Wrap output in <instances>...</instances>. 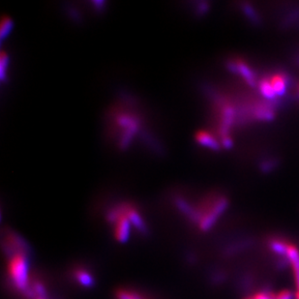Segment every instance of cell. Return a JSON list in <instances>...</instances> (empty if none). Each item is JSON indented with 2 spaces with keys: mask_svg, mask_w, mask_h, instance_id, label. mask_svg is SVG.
I'll return each mask as SVG.
<instances>
[{
  "mask_svg": "<svg viewBox=\"0 0 299 299\" xmlns=\"http://www.w3.org/2000/svg\"><path fill=\"white\" fill-rule=\"evenodd\" d=\"M270 83H271L272 86H273V88L275 90V93L277 94V95L282 96L286 92L287 83H286V79L283 76H273L271 80H270Z\"/></svg>",
  "mask_w": 299,
  "mask_h": 299,
  "instance_id": "obj_13",
  "label": "cell"
},
{
  "mask_svg": "<svg viewBox=\"0 0 299 299\" xmlns=\"http://www.w3.org/2000/svg\"><path fill=\"white\" fill-rule=\"evenodd\" d=\"M244 11H245V13L249 16V18L250 19H253L254 21H258V17H257V14L255 13V11L253 9L252 7L250 6V5H248V4H246V5H244Z\"/></svg>",
  "mask_w": 299,
  "mask_h": 299,
  "instance_id": "obj_20",
  "label": "cell"
},
{
  "mask_svg": "<svg viewBox=\"0 0 299 299\" xmlns=\"http://www.w3.org/2000/svg\"><path fill=\"white\" fill-rule=\"evenodd\" d=\"M10 280L19 291L26 292L30 286L29 264L26 252L14 253L8 263Z\"/></svg>",
  "mask_w": 299,
  "mask_h": 299,
  "instance_id": "obj_3",
  "label": "cell"
},
{
  "mask_svg": "<svg viewBox=\"0 0 299 299\" xmlns=\"http://www.w3.org/2000/svg\"><path fill=\"white\" fill-rule=\"evenodd\" d=\"M254 299H275L276 294L270 287H263L261 290L252 293Z\"/></svg>",
  "mask_w": 299,
  "mask_h": 299,
  "instance_id": "obj_15",
  "label": "cell"
},
{
  "mask_svg": "<svg viewBox=\"0 0 299 299\" xmlns=\"http://www.w3.org/2000/svg\"><path fill=\"white\" fill-rule=\"evenodd\" d=\"M234 121V109L231 107H226L223 113V119L220 128V133L223 135V138L228 137L227 133L229 131L230 127L232 126Z\"/></svg>",
  "mask_w": 299,
  "mask_h": 299,
  "instance_id": "obj_12",
  "label": "cell"
},
{
  "mask_svg": "<svg viewBox=\"0 0 299 299\" xmlns=\"http://www.w3.org/2000/svg\"><path fill=\"white\" fill-rule=\"evenodd\" d=\"M288 258L290 261V268L293 274L295 286L299 291V249L294 245L290 243L288 251Z\"/></svg>",
  "mask_w": 299,
  "mask_h": 299,
  "instance_id": "obj_7",
  "label": "cell"
},
{
  "mask_svg": "<svg viewBox=\"0 0 299 299\" xmlns=\"http://www.w3.org/2000/svg\"><path fill=\"white\" fill-rule=\"evenodd\" d=\"M117 299H146L140 293L130 290H119L116 293Z\"/></svg>",
  "mask_w": 299,
  "mask_h": 299,
  "instance_id": "obj_18",
  "label": "cell"
},
{
  "mask_svg": "<svg viewBox=\"0 0 299 299\" xmlns=\"http://www.w3.org/2000/svg\"><path fill=\"white\" fill-rule=\"evenodd\" d=\"M295 295L291 290H283L276 294L275 299H295Z\"/></svg>",
  "mask_w": 299,
  "mask_h": 299,
  "instance_id": "obj_19",
  "label": "cell"
},
{
  "mask_svg": "<svg viewBox=\"0 0 299 299\" xmlns=\"http://www.w3.org/2000/svg\"><path fill=\"white\" fill-rule=\"evenodd\" d=\"M255 284H256L255 275L252 272L246 271L240 274L237 282V287L240 290V292L245 293V295H248L250 294L249 292L253 290Z\"/></svg>",
  "mask_w": 299,
  "mask_h": 299,
  "instance_id": "obj_8",
  "label": "cell"
},
{
  "mask_svg": "<svg viewBox=\"0 0 299 299\" xmlns=\"http://www.w3.org/2000/svg\"><path fill=\"white\" fill-rule=\"evenodd\" d=\"M254 245L255 240H253L252 238H240L228 244L224 249V254L228 257H233L248 251Z\"/></svg>",
  "mask_w": 299,
  "mask_h": 299,
  "instance_id": "obj_5",
  "label": "cell"
},
{
  "mask_svg": "<svg viewBox=\"0 0 299 299\" xmlns=\"http://www.w3.org/2000/svg\"><path fill=\"white\" fill-rule=\"evenodd\" d=\"M223 144H224L225 147L231 148L233 146V140H231L230 137H225L223 138Z\"/></svg>",
  "mask_w": 299,
  "mask_h": 299,
  "instance_id": "obj_21",
  "label": "cell"
},
{
  "mask_svg": "<svg viewBox=\"0 0 299 299\" xmlns=\"http://www.w3.org/2000/svg\"><path fill=\"white\" fill-rule=\"evenodd\" d=\"M235 63L237 67V74L242 76L249 85L255 86L256 78H255V74L253 73L252 69L247 64H245L243 61H236Z\"/></svg>",
  "mask_w": 299,
  "mask_h": 299,
  "instance_id": "obj_11",
  "label": "cell"
},
{
  "mask_svg": "<svg viewBox=\"0 0 299 299\" xmlns=\"http://www.w3.org/2000/svg\"><path fill=\"white\" fill-rule=\"evenodd\" d=\"M125 210H126V214L131 221L132 226L140 233L146 234L147 227H146V224L144 223V220L140 215L139 210L133 205L128 204V203H125Z\"/></svg>",
  "mask_w": 299,
  "mask_h": 299,
  "instance_id": "obj_6",
  "label": "cell"
},
{
  "mask_svg": "<svg viewBox=\"0 0 299 299\" xmlns=\"http://www.w3.org/2000/svg\"><path fill=\"white\" fill-rule=\"evenodd\" d=\"M107 218L110 223L113 225V234L115 239L125 243L128 241L131 233L132 223L126 214L125 203L119 204L109 210Z\"/></svg>",
  "mask_w": 299,
  "mask_h": 299,
  "instance_id": "obj_4",
  "label": "cell"
},
{
  "mask_svg": "<svg viewBox=\"0 0 299 299\" xmlns=\"http://www.w3.org/2000/svg\"><path fill=\"white\" fill-rule=\"evenodd\" d=\"M295 299H299V291H297V293L295 295Z\"/></svg>",
  "mask_w": 299,
  "mask_h": 299,
  "instance_id": "obj_22",
  "label": "cell"
},
{
  "mask_svg": "<svg viewBox=\"0 0 299 299\" xmlns=\"http://www.w3.org/2000/svg\"><path fill=\"white\" fill-rule=\"evenodd\" d=\"M196 140L201 145L206 146L210 150H219L218 141L215 140V138L212 135H210L207 132L200 131L198 133H196Z\"/></svg>",
  "mask_w": 299,
  "mask_h": 299,
  "instance_id": "obj_9",
  "label": "cell"
},
{
  "mask_svg": "<svg viewBox=\"0 0 299 299\" xmlns=\"http://www.w3.org/2000/svg\"><path fill=\"white\" fill-rule=\"evenodd\" d=\"M260 90H261L262 95L267 99H273L276 95L271 83L266 80H263L260 83Z\"/></svg>",
  "mask_w": 299,
  "mask_h": 299,
  "instance_id": "obj_16",
  "label": "cell"
},
{
  "mask_svg": "<svg viewBox=\"0 0 299 299\" xmlns=\"http://www.w3.org/2000/svg\"><path fill=\"white\" fill-rule=\"evenodd\" d=\"M112 123L114 130L117 132L118 146L126 148L132 139L139 134L141 128L140 116L126 108H115L112 112ZM115 132V133H116Z\"/></svg>",
  "mask_w": 299,
  "mask_h": 299,
  "instance_id": "obj_2",
  "label": "cell"
},
{
  "mask_svg": "<svg viewBox=\"0 0 299 299\" xmlns=\"http://www.w3.org/2000/svg\"><path fill=\"white\" fill-rule=\"evenodd\" d=\"M8 64H9V56L4 51H2L0 55V77L2 82H4L6 79V71H7Z\"/></svg>",
  "mask_w": 299,
  "mask_h": 299,
  "instance_id": "obj_17",
  "label": "cell"
},
{
  "mask_svg": "<svg viewBox=\"0 0 299 299\" xmlns=\"http://www.w3.org/2000/svg\"><path fill=\"white\" fill-rule=\"evenodd\" d=\"M14 26L13 20L9 17H3L1 19V26H0V38L3 41L5 38L9 35L12 28Z\"/></svg>",
  "mask_w": 299,
  "mask_h": 299,
  "instance_id": "obj_14",
  "label": "cell"
},
{
  "mask_svg": "<svg viewBox=\"0 0 299 299\" xmlns=\"http://www.w3.org/2000/svg\"><path fill=\"white\" fill-rule=\"evenodd\" d=\"M76 281L84 288H91L94 286V278L90 272L84 268H78L74 271Z\"/></svg>",
  "mask_w": 299,
  "mask_h": 299,
  "instance_id": "obj_10",
  "label": "cell"
},
{
  "mask_svg": "<svg viewBox=\"0 0 299 299\" xmlns=\"http://www.w3.org/2000/svg\"><path fill=\"white\" fill-rule=\"evenodd\" d=\"M175 203L179 211L186 216L191 222L197 225L202 232L211 230L229 206V202L224 196L207 201V203H204L202 206L196 207L180 196L176 198Z\"/></svg>",
  "mask_w": 299,
  "mask_h": 299,
  "instance_id": "obj_1",
  "label": "cell"
}]
</instances>
